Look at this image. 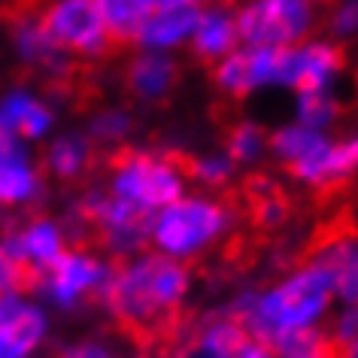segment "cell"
<instances>
[{"label": "cell", "mask_w": 358, "mask_h": 358, "mask_svg": "<svg viewBox=\"0 0 358 358\" xmlns=\"http://www.w3.org/2000/svg\"><path fill=\"white\" fill-rule=\"evenodd\" d=\"M189 289L182 264L161 255L119 264L103 280V301L119 328L140 343V349H176L185 340L179 301Z\"/></svg>", "instance_id": "1"}, {"label": "cell", "mask_w": 358, "mask_h": 358, "mask_svg": "<svg viewBox=\"0 0 358 358\" xmlns=\"http://www.w3.org/2000/svg\"><path fill=\"white\" fill-rule=\"evenodd\" d=\"M331 294V280L319 264H307L298 271L289 282H282L280 289H273L264 298H246L240 303L237 322H243L249 334H255L258 343L271 346L289 331L307 328L313 319L325 310Z\"/></svg>", "instance_id": "2"}, {"label": "cell", "mask_w": 358, "mask_h": 358, "mask_svg": "<svg viewBox=\"0 0 358 358\" xmlns=\"http://www.w3.org/2000/svg\"><path fill=\"white\" fill-rule=\"evenodd\" d=\"M106 167L113 173V194L143 210L167 207L182 194L185 176L173 152L170 155H143L137 149H119L106 158Z\"/></svg>", "instance_id": "3"}, {"label": "cell", "mask_w": 358, "mask_h": 358, "mask_svg": "<svg viewBox=\"0 0 358 358\" xmlns=\"http://www.w3.org/2000/svg\"><path fill=\"white\" fill-rule=\"evenodd\" d=\"M231 216V201H173L152 222V237L170 255H194L225 231Z\"/></svg>", "instance_id": "4"}, {"label": "cell", "mask_w": 358, "mask_h": 358, "mask_svg": "<svg viewBox=\"0 0 358 358\" xmlns=\"http://www.w3.org/2000/svg\"><path fill=\"white\" fill-rule=\"evenodd\" d=\"M43 24L61 49L106 55L113 46L97 0H61L43 13Z\"/></svg>", "instance_id": "5"}, {"label": "cell", "mask_w": 358, "mask_h": 358, "mask_svg": "<svg viewBox=\"0 0 358 358\" xmlns=\"http://www.w3.org/2000/svg\"><path fill=\"white\" fill-rule=\"evenodd\" d=\"M310 24L303 0H262L237 15V34L249 46H289Z\"/></svg>", "instance_id": "6"}, {"label": "cell", "mask_w": 358, "mask_h": 358, "mask_svg": "<svg viewBox=\"0 0 358 358\" xmlns=\"http://www.w3.org/2000/svg\"><path fill=\"white\" fill-rule=\"evenodd\" d=\"M106 273L110 271H106L97 258L73 249V252H58L43 267V282H46L52 298L70 307V303H76L83 294L103 289Z\"/></svg>", "instance_id": "7"}, {"label": "cell", "mask_w": 358, "mask_h": 358, "mask_svg": "<svg viewBox=\"0 0 358 358\" xmlns=\"http://www.w3.org/2000/svg\"><path fill=\"white\" fill-rule=\"evenodd\" d=\"M343 64V52L325 43L303 49H289L282 46L280 55V70H276V83H285L298 92H322L325 83L334 76V70Z\"/></svg>", "instance_id": "8"}, {"label": "cell", "mask_w": 358, "mask_h": 358, "mask_svg": "<svg viewBox=\"0 0 358 358\" xmlns=\"http://www.w3.org/2000/svg\"><path fill=\"white\" fill-rule=\"evenodd\" d=\"M271 146L298 179L319 182V185L328 182L331 143L322 134H316L313 128H285L276 134Z\"/></svg>", "instance_id": "9"}, {"label": "cell", "mask_w": 358, "mask_h": 358, "mask_svg": "<svg viewBox=\"0 0 358 358\" xmlns=\"http://www.w3.org/2000/svg\"><path fill=\"white\" fill-rule=\"evenodd\" d=\"M282 46H252L246 52H237L219 67V85L225 92L246 94L255 85L276 83V70H280Z\"/></svg>", "instance_id": "10"}, {"label": "cell", "mask_w": 358, "mask_h": 358, "mask_svg": "<svg viewBox=\"0 0 358 358\" xmlns=\"http://www.w3.org/2000/svg\"><path fill=\"white\" fill-rule=\"evenodd\" d=\"M185 3H192V0H97L113 46H128V43L137 40L140 28L149 22L152 13Z\"/></svg>", "instance_id": "11"}, {"label": "cell", "mask_w": 358, "mask_h": 358, "mask_svg": "<svg viewBox=\"0 0 358 358\" xmlns=\"http://www.w3.org/2000/svg\"><path fill=\"white\" fill-rule=\"evenodd\" d=\"M240 40L237 34V19L222 10L203 13L198 15V24H194V55L207 64H216L222 55H228L234 49V43Z\"/></svg>", "instance_id": "12"}, {"label": "cell", "mask_w": 358, "mask_h": 358, "mask_svg": "<svg viewBox=\"0 0 358 358\" xmlns=\"http://www.w3.org/2000/svg\"><path fill=\"white\" fill-rule=\"evenodd\" d=\"M243 207H246V216L255 222L258 228H273L289 216V198L280 185H273L271 179H262V176H252L243 182Z\"/></svg>", "instance_id": "13"}, {"label": "cell", "mask_w": 358, "mask_h": 358, "mask_svg": "<svg viewBox=\"0 0 358 358\" xmlns=\"http://www.w3.org/2000/svg\"><path fill=\"white\" fill-rule=\"evenodd\" d=\"M198 24V13L192 10V3L185 6H167V10H158L149 15V22L140 28L137 40L143 46L161 49V46H173L182 37H189Z\"/></svg>", "instance_id": "14"}, {"label": "cell", "mask_w": 358, "mask_h": 358, "mask_svg": "<svg viewBox=\"0 0 358 358\" xmlns=\"http://www.w3.org/2000/svg\"><path fill=\"white\" fill-rule=\"evenodd\" d=\"M37 192V173L28 167L19 152H15V143H3L0 146V203L6 207H15V203H24L34 198Z\"/></svg>", "instance_id": "15"}, {"label": "cell", "mask_w": 358, "mask_h": 358, "mask_svg": "<svg viewBox=\"0 0 358 358\" xmlns=\"http://www.w3.org/2000/svg\"><path fill=\"white\" fill-rule=\"evenodd\" d=\"M273 349L280 352V358H349L352 343H346L340 337H328L322 331L298 328L282 334L273 343Z\"/></svg>", "instance_id": "16"}, {"label": "cell", "mask_w": 358, "mask_h": 358, "mask_svg": "<svg viewBox=\"0 0 358 358\" xmlns=\"http://www.w3.org/2000/svg\"><path fill=\"white\" fill-rule=\"evenodd\" d=\"M3 246L19 258H24V262L37 264L43 271V267L61 252V234H58L55 225H49V222H34V225H28L22 234L6 240Z\"/></svg>", "instance_id": "17"}, {"label": "cell", "mask_w": 358, "mask_h": 358, "mask_svg": "<svg viewBox=\"0 0 358 358\" xmlns=\"http://www.w3.org/2000/svg\"><path fill=\"white\" fill-rule=\"evenodd\" d=\"M176 83V64L164 55H140L128 67V88L140 97H158Z\"/></svg>", "instance_id": "18"}, {"label": "cell", "mask_w": 358, "mask_h": 358, "mask_svg": "<svg viewBox=\"0 0 358 358\" xmlns=\"http://www.w3.org/2000/svg\"><path fill=\"white\" fill-rule=\"evenodd\" d=\"M0 128L19 137H40L49 128V113L28 94H13L0 103Z\"/></svg>", "instance_id": "19"}, {"label": "cell", "mask_w": 358, "mask_h": 358, "mask_svg": "<svg viewBox=\"0 0 358 358\" xmlns=\"http://www.w3.org/2000/svg\"><path fill=\"white\" fill-rule=\"evenodd\" d=\"M46 161H49L52 173H58L64 179H73L94 161V149L88 146L85 140H79V137H61L55 146L49 149Z\"/></svg>", "instance_id": "20"}, {"label": "cell", "mask_w": 358, "mask_h": 358, "mask_svg": "<svg viewBox=\"0 0 358 358\" xmlns=\"http://www.w3.org/2000/svg\"><path fill=\"white\" fill-rule=\"evenodd\" d=\"M43 285V271L0 243V292H34Z\"/></svg>", "instance_id": "21"}, {"label": "cell", "mask_w": 358, "mask_h": 358, "mask_svg": "<svg viewBox=\"0 0 358 358\" xmlns=\"http://www.w3.org/2000/svg\"><path fill=\"white\" fill-rule=\"evenodd\" d=\"M225 143H228V152H231L234 161H249V158H255L258 149L264 146V134H262V128H255V124L240 122L228 131Z\"/></svg>", "instance_id": "22"}, {"label": "cell", "mask_w": 358, "mask_h": 358, "mask_svg": "<svg viewBox=\"0 0 358 358\" xmlns=\"http://www.w3.org/2000/svg\"><path fill=\"white\" fill-rule=\"evenodd\" d=\"M337 115V103L325 92H301V122L303 128H322Z\"/></svg>", "instance_id": "23"}, {"label": "cell", "mask_w": 358, "mask_h": 358, "mask_svg": "<svg viewBox=\"0 0 358 358\" xmlns=\"http://www.w3.org/2000/svg\"><path fill=\"white\" fill-rule=\"evenodd\" d=\"M124 131H128V119H124V115H103V119H97V124H94V134L101 140H119Z\"/></svg>", "instance_id": "24"}, {"label": "cell", "mask_w": 358, "mask_h": 358, "mask_svg": "<svg viewBox=\"0 0 358 358\" xmlns=\"http://www.w3.org/2000/svg\"><path fill=\"white\" fill-rule=\"evenodd\" d=\"M331 28H334L337 34H352L358 28V0H346V3L340 6Z\"/></svg>", "instance_id": "25"}, {"label": "cell", "mask_w": 358, "mask_h": 358, "mask_svg": "<svg viewBox=\"0 0 358 358\" xmlns=\"http://www.w3.org/2000/svg\"><path fill=\"white\" fill-rule=\"evenodd\" d=\"M61 358H110V352H106L103 346H97V343H83V346H73Z\"/></svg>", "instance_id": "26"}, {"label": "cell", "mask_w": 358, "mask_h": 358, "mask_svg": "<svg viewBox=\"0 0 358 358\" xmlns=\"http://www.w3.org/2000/svg\"><path fill=\"white\" fill-rule=\"evenodd\" d=\"M0 358H28V352H22L3 328H0Z\"/></svg>", "instance_id": "27"}, {"label": "cell", "mask_w": 358, "mask_h": 358, "mask_svg": "<svg viewBox=\"0 0 358 358\" xmlns=\"http://www.w3.org/2000/svg\"><path fill=\"white\" fill-rule=\"evenodd\" d=\"M237 358H276V355H273V349L264 346V343H246L237 352Z\"/></svg>", "instance_id": "28"}, {"label": "cell", "mask_w": 358, "mask_h": 358, "mask_svg": "<svg viewBox=\"0 0 358 358\" xmlns=\"http://www.w3.org/2000/svg\"><path fill=\"white\" fill-rule=\"evenodd\" d=\"M10 140H13V137H10V134H6L3 128H0V146H3V143H10Z\"/></svg>", "instance_id": "29"}, {"label": "cell", "mask_w": 358, "mask_h": 358, "mask_svg": "<svg viewBox=\"0 0 358 358\" xmlns=\"http://www.w3.org/2000/svg\"><path fill=\"white\" fill-rule=\"evenodd\" d=\"M0 301H3V294H0Z\"/></svg>", "instance_id": "30"}]
</instances>
